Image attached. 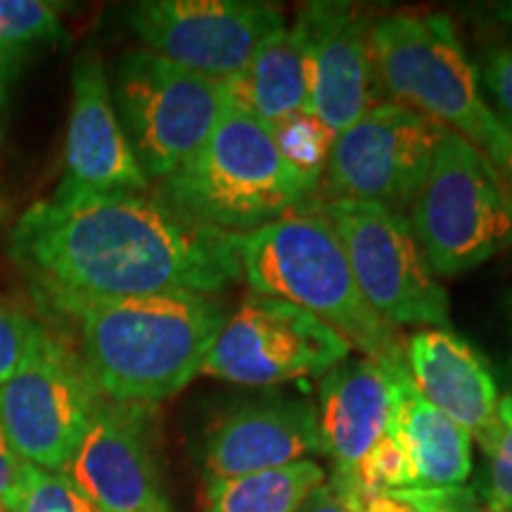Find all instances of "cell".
Wrapping results in <instances>:
<instances>
[{"mask_svg":"<svg viewBox=\"0 0 512 512\" xmlns=\"http://www.w3.org/2000/svg\"><path fill=\"white\" fill-rule=\"evenodd\" d=\"M38 325L15 304L0 299V384H5L27 356Z\"/></svg>","mask_w":512,"mask_h":512,"instance_id":"27","label":"cell"},{"mask_svg":"<svg viewBox=\"0 0 512 512\" xmlns=\"http://www.w3.org/2000/svg\"><path fill=\"white\" fill-rule=\"evenodd\" d=\"M337 489H342V491H349V489H366V491L413 489L411 465H408L406 453H403V448L396 444V439L389 434V430L373 446V451L368 453L366 460L361 463V467H358L354 482L347 486H337Z\"/></svg>","mask_w":512,"mask_h":512,"instance_id":"26","label":"cell"},{"mask_svg":"<svg viewBox=\"0 0 512 512\" xmlns=\"http://www.w3.org/2000/svg\"><path fill=\"white\" fill-rule=\"evenodd\" d=\"M145 50L209 79L245 72L266 36L285 27L278 5L261 0H145L128 12Z\"/></svg>","mask_w":512,"mask_h":512,"instance_id":"12","label":"cell"},{"mask_svg":"<svg viewBox=\"0 0 512 512\" xmlns=\"http://www.w3.org/2000/svg\"><path fill=\"white\" fill-rule=\"evenodd\" d=\"M349 356L347 339L309 311L283 299L249 294L226 318L200 375L240 387H278L323 377Z\"/></svg>","mask_w":512,"mask_h":512,"instance_id":"11","label":"cell"},{"mask_svg":"<svg viewBox=\"0 0 512 512\" xmlns=\"http://www.w3.org/2000/svg\"><path fill=\"white\" fill-rule=\"evenodd\" d=\"M503 124V121H501ZM505 126V145L501 157L496 159V166L501 169V174L505 176V181L510 183L512 188V124H503Z\"/></svg>","mask_w":512,"mask_h":512,"instance_id":"32","label":"cell"},{"mask_svg":"<svg viewBox=\"0 0 512 512\" xmlns=\"http://www.w3.org/2000/svg\"><path fill=\"white\" fill-rule=\"evenodd\" d=\"M76 332V351L102 399L155 403L188 387L226 313L209 294L169 292L124 299L36 297Z\"/></svg>","mask_w":512,"mask_h":512,"instance_id":"2","label":"cell"},{"mask_svg":"<svg viewBox=\"0 0 512 512\" xmlns=\"http://www.w3.org/2000/svg\"><path fill=\"white\" fill-rule=\"evenodd\" d=\"M510 318H512V311H510Z\"/></svg>","mask_w":512,"mask_h":512,"instance_id":"36","label":"cell"},{"mask_svg":"<svg viewBox=\"0 0 512 512\" xmlns=\"http://www.w3.org/2000/svg\"><path fill=\"white\" fill-rule=\"evenodd\" d=\"M411 505L413 512H484L475 489L444 486V489H401L394 491Z\"/></svg>","mask_w":512,"mask_h":512,"instance_id":"29","label":"cell"},{"mask_svg":"<svg viewBox=\"0 0 512 512\" xmlns=\"http://www.w3.org/2000/svg\"><path fill=\"white\" fill-rule=\"evenodd\" d=\"M328 479L313 460L207 484L204 512H297L304 498Z\"/></svg>","mask_w":512,"mask_h":512,"instance_id":"21","label":"cell"},{"mask_svg":"<svg viewBox=\"0 0 512 512\" xmlns=\"http://www.w3.org/2000/svg\"><path fill=\"white\" fill-rule=\"evenodd\" d=\"M64 169L60 185L67 188L95 192H147L150 188L119 121L105 62L91 50L74 62Z\"/></svg>","mask_w":512,"mask_h":512,"instance_id":"16","label":"cell"},{"mask_svg":"<svg viewBox=\"0 0 512 512\" xmlns=\"http://www.w3.org/2000/svg\"><path fill=\"white\" fill-rule=\"evenodd\" d=\"M230 245L240 280L254 294L309 311L382 368L406 363V339L363 299L347 252L320 211H294L252 233L230 235Z\"/></svg>","mask_w":512,"mask_h":512,"instance_id":"3","label":"cell"},{"mask_svg":"<svg viewBox=\"0 0 512 512\" xmlns=\"http://www.w3.org/2000/svg\"><path fill=\"white\" fill-rule=\"evenodd\" d=\"M17 512H105L69 479L67 472L24 463Z\"/></svg>","mask_w":512,"mask_h":512,"instance_id":"23","label":"cell"},{"mask_svg":"<svg viewBox=\"0 0 512 512\" xmlns=\"http://www.w3.org/2000/svg\"><path fill=\"white\" fill-rule=\"evenodd\" d=\"M448 128L394 102L375 107L332 140L318 190L328 202H366L406 216Z\"/></svg>","mask_w":512,"mask_h":512,"instance_id":"10","label":"cell"},{"mask_svg":"<svg viewBox=\"0 0 512 512\" xmlns=\"http://www.w3.org/2000/svg\"><path fill=\"white\" fill-rule=\"evenodd\" d=\"M292 27L306 55L309 112L337 136L382 102L370 41L373 19L351 3L313 0L302 5Z\"/></svg>","mask_w":512,"mask_h":512,"instance_id":"13","label":"cell"},{"mask_svg":"<svg viewBox=\"0 0 512 512\" xmlns=\"http://www.w3.org/2000/svg\"><path fill=\"white\" fill-rule=\"evenodd\" d=\"M415 389L489 451L498 425V384L486 358L451 330H420L406 339Z\"/></svg>","mask_w":512,"mask_h":512,"instance_id":"17","label":"cell"},{"mask_svg":"<svg viewBox=\"0 0 512 512\" xmlns=\"http://www.w3.org/2000/svg\"><path fill=\"white\" fill-rule=\"evenodd\" d=\"M69 43L55 5L43 0H0V95L31 53Z\"/></svg>","mask_w":512,"mask_h":512,"instance_id":"22","label":"cell"},{"mask_svg":"<svg viewBox=\"0 0 512 512\" xmlns=\"http://www.w3.org/2000/svg\"><path fill=\"white\" fill-rule=\"evenodd\" d=\"M489 470L482 486L486 512H512V396L498 401V425L489 451Z\"/></svg>","mask_w":512,"mask_h":512,"instance_id":"25","label":"cell"},{"mask_svg":"<svg viewBox=\"0 0 512 512\" xmlns=\"http://www.w3.org/2000/svg\"><path fill=\"white\" fill-rule=\"evenodd\" d=\"M323 453L316 403L283 392L245 399L216 415L200 444L207 484L275 470Z\"/></svg>","mask_w":512,"mask_h":512,"instance_id":"15","label":"cell"},{"mask_svg":"<svg viewBox=\"0 0 512 512\" xmlns=\"http://www.w3.org/2000/svg\"><path fill=\"white\" fill-rule=\"evenodd\" d=\"M406 219L430 271L456 278L512 247V188L477 145L446 131Z\"/></svg>","mask_w":512,"mask_h":512,"instance_id":"6","label":"cell"},{"mask_svg":"<svg viewBox=\"0 0 512 512\" xmlns=\"http://www.w3.org/2000/svg\"><path fill=\"white\" fill-rule=\"evenodd\" d=\"M230 105L278 126L309 112V72L297 29L285 27L264 38L245 72L223 81Z\"/></svg>","mask_w":512,"mask_h":512,"instance_id":"20","label":"cell"},{"mask_svg":"<svg viewBox=\"0 0 512 512\" xmlns=\"http://www.w3.org/2000/svg\"><path fill=\"white\" fill-rule=\"evenodd\" d=\"M8 256L36 297H211L240 280L230 235L183 219L145 192L60 185L24 211Z\"/></svg>","mask_w":512,"mask_h":512,"instance_id":"1","label":"cell"},{"mask_svg":"<svg viewBox=\"0 0 512 512\" xmlns=\"http://www.w3.org/2000/svg\"><path fill=\"white\" fill-rule=\"evenodd\" d=\"M0 221H3V209H0Z\"/></svg>","mask_w":512,"mask_h":512,"instance_id":"34","label":"cell"},{"mask_svg":"<svg viewBox=\"0 0 512 512\" xmlns=\"http://www.w3.org/2000/svg\"><path fill=\"white\" fill-rule=\"evenodd\" d=\"M297 512H351L344 496L339 494L337 486L325 479L323 484L316 486L309 496L304 498V503L299 505Z\"/></svg>","mask_w":512,"mask_h":512,"instance_id":"31","label":"cell"},{"mask_svg":"<svg viewBox=\"0 0 512 512\" xmlns=\"http://www.w3.org/2000/svg\"><path fill=\"white\" fill-rule=\"evenodd\" d=\"M494 12H496V17L501 19V22H505L512 29V0H508V3L494 5Z\"/></svg>","mask_w":512,"mask_h":512,"instance_id":"33","label":"cell"},{"mask_svg":"<svg viewBox=\"0 0 512 512\" xmlns=\"http://www.w3.org/2000/svg\"><path fill=\"white\" fill-rule=\"evenodd\" d=\"M477 74L484 98L491 100L496 117L503 124H512V41L486 50Z\"/></svg>","mask_w":512,"mask_h":512,"instance_id":"28","label":"cell"},{"mask_svg":"<svg viewBox=\"0 0 512 512\" xmlns=\"http://www.w3.org/2000/svg\"><path fill=\"white\" fill-rule=\"evenodd\" d=\"M22 470L24 460L15 453L0 422V508L5 512H17L22 496Z\"/></svg>","mask_w":512,"mask_h":512,"instance_id":"30","label":"cell"},{"mask_svg":"<svg viewBox=\"0 0 512 512\" xmlns=\"http://www.w3.org/2000/svg\"><path fill=\"white\" fill-rule=\"evenodd\" d=\"M377 91L477 145L491 162L501 157L505 126L486 102L477 64L444 12H396L373 22Z\"/></svg>","mask_w":512,"mask_h":512,"instance_id":"5","label":"cell"},{"mask_svg":"<svg viewBox=\"0 0 512 512\" xmlns=\"http://www.w3.org/2000/svg\"><path fill=\"white\" fill-rule=\"evenodd\" d=\"M0 512H5V510H3V508H0Z\"/></svg>","mask_w":512,"mask_h":512,"instance_id":"35","label":"cell"},{"mask_svg":"<svg viewBox=\"0 0 512 512\" xmlns=\"http://www.w3.org/2000/svg\"><path fill=\"white\" fill-rule=\"evenodd\" d=\"M114 107L147 181H164L188 162L226 110L223 81L140 48L117 62Z\"/></svg>","mask_w":512,"mask_h":512,"instance_id":"7","label":"cell"},{"mask_svg":"<svg viewBox=\"0 0 512 512\" xmlns=\"http://www.w3.org/2000/svg\"><path fill=\"white\" fill-rule=\"evenodd\" d=\"M64 472L105 512H171L152 448V406L102 399Z\"/></svg>","mask_w":512,"mask_h":512,"instance_id":"14","label":"cell"},{"mask_svg":"<svg viewBox=\"0 0 512 512\" xmlns=\"http://www.w3.org/2000/svg\"><path fill=\"white\" fill-rule=\"evenodd\" d=\"M320 214L335 228L358 290L377 316L394 328L451 330L446 290L406 216L366 202H325Z\"/></svg>","mask_w":512,"mask_h":512,"instance_id":"9","label":"cell"},{"mask_svg":"<svg viewBox=\"0 0 512 512\" xmlns=\"http://www.w3.org/2000/svg\"><path fill=\"white\" fill-rule=\"evenodd\" d=\"M318 432L332 460L330 482L347 486L373 446L389 430L392 380L380 363L366 356L344 358L320 377Z\"/></svg>","mask_w":512,"mask_h":512,"instance_id":"18","label":"cell"},{"mask_svg":"<svg viewBox=\"0 0 512 512\" xmlns=\"http://www.w3.org/2000/svg\"><path fill=\"white\" fill-rule=\"evenodd\" d=\"M100 401L74 344L38 325L22 366L0 384V422L24 463L64 472Z\"/></svg>","mask_w":512,"mask_h":512,"instance_id":"8","label":"cell"},{"mask_svg":"<svg viewBox=\"0 0 512 512\" xmlns=\"http://www.w3.org/2000/svg\"><path fill=\"white\" fill-rule=\"evenodd\" d=\"M273 136L283 155L306 174L320 178L328 162L335 133L328 126L320 124L311 112H302L297 117L273 126Z\"/></svg>","mask_w":512,"mask_h":512,"instance_id":"24","label":"cell"},{"mask_svg":"<svg viewBox=\"0 0 512 512\" xmlns=\"http://www.w3.org/2000/svg\"><path fill=\"white\" fill-rule=\"evenodd\" d=\"M318 185L283 155L271 126L226 98L204 145L155 197L197 226L242 235L306 209Z\"/></svg>","mask_w":512,"mask_h":512,"instance_id":"4","label":"cell"},{"mask_svg":"<svg viewBox=\"0 0 512 512\" xmlns=\"http://www.w3.org/2000/svg\"><path fill=\"white\" fill-rule=\"evenodd\" d=\"M392 380L389 434L406 453L413 489L463 486L472 472V437L422 396L406 363L384 368Z\"/></svg>","mask_w":512,"mask_h":512,"instance_id":"19","label":"cell"}]
</instances>
